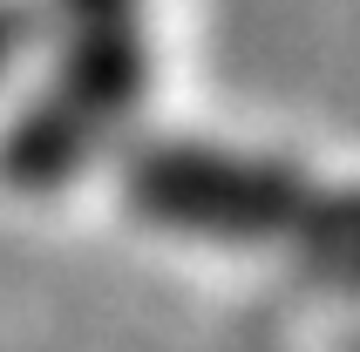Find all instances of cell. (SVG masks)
<instances>
[{
	"instance_id": "cell-2",
	"label": "cell",
	"mask_w": 360,
	"mask_h": 352,
	"mask_svg": "<svg viewBox=\"0 0 360 352\" xmlns=\"http://www.w3.org/2000/svg\"><path fill=\"white\" fill-rule=\"evenodd\" d=\"M14 41H20V14H7V7H0V68L14 61Z\"/></svg>"
},
{
	"instance_id": "cell-1",
	"label": "cell",
	"mask_w": 360,
	"mask_h": 352,
	"mask_svg": "<svg viewBox=\"0 0 360 352\" xmlns=\"http://www.w3.org/2000/svg\"><path fill=\"white\" fill-rule=\"evenodd\" d=\"M129 196L150 224L224 244H292L306 271L360 292V196H320L272 163H231L211 149H157L129 170Z\"/></svg>"
}]
</instances>
